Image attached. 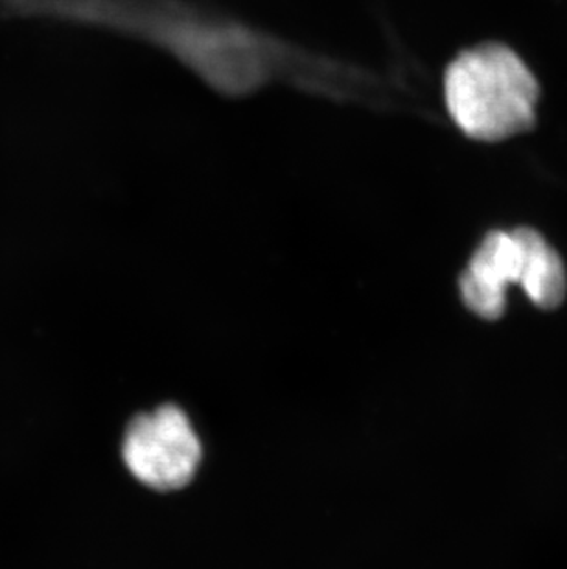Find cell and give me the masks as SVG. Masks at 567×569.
<instances>
[{
  "instance_id": "obj_1",
  "label": "cell",
  "mask_w": 567,
  "mask_h": 569,
  "mask_svg": "<svg viewBox=\"0 0 567 569\" xmlns=\"http://www.w3.org/2000/svg\"><path fill=\"white\" fill-rule=\"evenodd\" d=\"M538 100L536 76L505 44H477L446 69V109L468 139L499 142L529 131Z\"/></svg>"
},
{
  "instance_id": "obj_2",
  "label": "cell",
  "mask_w": 567,
  "mask_h": 569,
  "mask_svg": "<svg viewBox=\"0 0 567 569\" xmlns=\"http://www.w3.org/2000/svg\"><path fill=\"white\" fill-rule=\"evenodd\" d=\"M510 286H519L540 308L558 307L566 296L563 258L529 227L493 231L483 238L460 274V299L476 316L498 319L507 307Z\"/></svg>"
},
{
  "instance_id": "obj_3",
  "label": "cell",
  "mask_w": 567,
  "mask_h": 569,
  "mask_svg": "<svg viewBox=\"0 0 567 569\" xmlns=\"http://www.w3.org/2000/svg\"><path fill=\"white\" fill-rule=\"evenodd\" d=\"M122 456L140 483L156 490H176L193 478L201 461V442L182 409L162 406L129 425Z\"/></svg>"
}]
</instances>
